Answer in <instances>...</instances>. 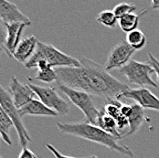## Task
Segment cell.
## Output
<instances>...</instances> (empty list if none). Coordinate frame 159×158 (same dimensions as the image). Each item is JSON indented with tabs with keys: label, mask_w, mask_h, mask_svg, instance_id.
I'll use <instances>...</instances> for the list:
<instances>
[{
	"label": "cell",
	"mask_w": 159,
	"mask_h": 158,
	"mask_svg": "<svg viewBox=\"0 0 159 158\" xmlns=\"http://www.w3.org/2000/svg\"><path fill=\"white\" fill-rule=\"evenodd\" d=\"M21 117L25 115L30 116H45V117H56L59 114L56 111L50 110L46 105H44L40 101L33 99L28 104L18 110Z\"/></svg>",
	"instance_id": "obj_14"
},
{
	"label": "cell",
	"mask_w": 159,
	"mask_h": 158,
	"mask_svg": "<svg viewBox=\"0 0 159 158\" xmlns=\"http://www.w3.org/2000/svg\"><path fill=\"white\" fill-rule=\"evenodd\" d=\"M155 70V72L157 73V82L159 84V60H157L152 53H148V62Z\"/></svg>",
	"instance_id": "obj_24"
},
{
	"label": "cell",
	"mask_w": 159,
	"mask_h": 158,
	"mask_svg": "<svg viewBox=\"0 0 159 158\" xmlns=\"http://www.w3.org/2000/svg\"><path fill=\"white\" fill-rule=\"evenodd\" d=\"M58 88L60 92L66 95L69 100L83 112L85 116V122L97 125V121L102 110H99L96 107L91 94L80 90L69 88L64 85H58Z\"/></svg>",
	"instance_id": "obj_4"
},
{
	"label": "cell",
	"mask_w": 159,
	"mask_h": 158,
	"mask_svg": "<svg viewBox=\"0 0 159 158\" xmlns=\"http://www.w3.org/2000/svg\"><path fill=\"white\" fill-rule=\"evenodd\" d=\"M58 129L66 134L79 137L81 139L96 142L98 144L103 145L112 151H115L121 155L127 156L129 157H134L133 152L127 146L121 145L117 142V138L114 137L107 132L103 131L99 126L89 124L87 122L81 123H57Z\"/></svg>",
	"instance_id": "obj_2"
},
{
	"label": "cell",
	"mask_w": 159,
	"mask_h": 158,
	"mask_svg": "<svg viewBox=\"0 0 159 158\" xmlns=\"http://www.w3.org/2000/svg\"><path fill=\"white\" fill-rule=\"evenodd\" d=\"M147 12H148V9H145V10H143L142 12H140L139 14L131 13V14H127L125 16H122V17L118 18V26L120 27V29L123 31L127 33V34L134 31V30L137 29L141 16L146 14Z\"/></svg>",
	"instance_id": "obj_16"
},
{
	"label": "cell",
	"mask_w": 159,
	"mask_h": 158,
	"mask_svg": "<svg viewBox=\"0 0 159 158\" xmlns=\"http://www.w3.org/2000/svg\"><path fill=\"white\" fill-rule=\"evenodd\" d=\"M46 147H47V149H48L52 154H53V156H55V158H77V157H72V156H64L62 155L61 152H59L56 148H55V146H53L52 144H50V143H47L46 144ZM85 158H99L98 156H88V157H85Z\"/></svg>",
	"instance_id": "obj_25"
},
{
	"label": "cell",
	"mask_w": 159,
	"mask_h": 158,
	"mask_svg": "<svg viewBox=\"0 0 159 158\" xmlns=\"http://www.w3.org/2000/svg\"><path fill=\"white\" fill-rule=\"evenodd\" d=\"M136 50L131 47L126 40L119 41L114 47H112L105 62V70L107 71L114 69H122L132 61V57Z\"/></svg>",
	"instance_id": "obj_8"
},
{
	"label": "cell",
	"mask_w": 159,
	"mask_h": 158,
	"mask_svg": "<svg viewBox=\"0 0 159 158\" xmlns=\"http://www.w3.org/2000/svg\"><path fill=\"white\" fill-rule=\"evenodd\" d=\"M0 158H2V157H1V156H0Z\"/></svg>",
	"instance_id": "obj_31"
},
{
	"label": "cell",
	"mask_w": 159,
	"mask_h": 158,
	"mask_svg": "<svg viewBox=\"0 0 159 158\" xmlns=\"http://www.w3.org/2000/svg\"><path fill=\"white\" fill-rule=\"evenodd\" d=\"M121 98H126V99L133 100L143 109H149V110L159 111V98L154 94L152 92H150L148 89L129 88L120 94V96L118 97V101Z\"/></svg>",
	"instance_id": "obj_9"
},
{
	"label": "cell",
	"mask_w": 159,
	"mask_h": 158,
	"mask_svg": "<svg viewBox=\"0 0 159 158\" xmlns=\"http://www.w3.org/2000/svg\"><path fill=\"white\" fill-rule=\"evenodd\" d=\"M34 79L40 80L45 83H51L54 81L57 82L58 76L55 71V69L48 67V68H45L42 70H38V72H37L36 76L34 77Z\"/></svg>",
	"instance_id": "obj_21"
},
{
	"label": "cell",
	"mask_w": 159,
	"mask_h": 158,
	"mask_svg": "<svg viewBox=\"0 0 159 158\" xmlns=\"http://www.w3.org/2000/svg\"><path fill=\"white\" fill-rule=\"evenodd\" d=\"M120 112L123 116H125V118L128 119L133 112L132 104H122V106L120 108Z\"/></svg>",
	"instance_id": "obj_28"
},
{
	"label": "cell",
	"mask_w": 159,
	"mask_h": 158,
	"mask_svg": "<svg viewBox=\"0 0 159 158\" xmlns=\"http://www.w3.org/2000/svg\"><path fill=\"white\" fill-rule=\"evenodd\" d=\"M0 136H1V133H0Z\"/></svg>",
	"instance_id": "obj_32"
},
{
	"label": "cell",
	"mask_w": 159,
	"mask_h": 158,
	"mask_svg": "<svg viewBox=\"0 0 159 158\" xmlns=\"http://www.w3.org/2000/svg\"><path fill=\"white\" fill-rule=\"evenodd\" d=\"M96 19L100 24L110 29L115 28V26L118 24V17L115 16L112 10H103L100 12Z\"/></svg>",
	"instance_id": "obj_20"
},
{
	"label": "cell",
	"mask_w": 159,
	"mask_h": 158,
	"mask_svg": "<svg viewBox=\"0 0 159 158\" xmlns=\"http://www.w3.org/2000/svg\"><path fill=\"white\" fill-rule=\"evenodd\" d=\"M40 61H44L48 63V66L54 69L64 67H79L80 65V61L76 58L64 53L50 44L39 41L35 53L24 65L28 69L36 68L38 62Z\"/></svg>",
	"instance_id": "obj_3"
},
{
	"label": "cell",
	"mask_w": 159,
	"mask_h": 158,
	"mask_svg": "<svg viewBox=\"0 0 159 158\" xmlns=\"http://www.w3.org/2000/svg\"><path fill=\"white\" fill-rule=\"evenodd\" d=\"M97 126H99L101 129H102L103 131L107 132L108 133L113 135L118 140L124 138V136L119 133V130L117 128L116 121L113 118L110 117L109 115H107L103 111L102 109L101 111V114H100V116L98 118V121H97Z\"/></svg>",
	"instance_id": "obj_17"
},
{
	"label": "cell",
	"mask_w": 159,
	"mask_h": 158,
	"mask_svg": "<svg viewBox=\"0 0 159 158\" xmlns=\"http://www.w3.org/2000/svg\"><path fill=\"white\" fill-rule=\"evenodd\" d=\"M136 9V7L133 4H129V3H120L117 6H115L113 7V13L115 14V16L118 18L122 17V16H125L127 14L134 13Z\"/></svg>",
	"instance_id": "obj_23"
},
{
	"label": "cell",
	"mask_w": 159,
	"mask_h": 158,
	"mask_svg": "<svg viewBox=\"0 0 159 158\" xmlns=\"http://www.w3.org/2000/svg\"><path fill=\"white\" fill-rule=\"evenodd\" d=\"M8 93L11 95L12 100L18 110L28 104L36 95L28 83H22L17 79L16 76H13L10 79Z\"/></svg>",
	"instance_id": "obj_10"
},
{
	"label": "cell",
	"mask_w": 159,
	"mask_h": 158,
	"mask_svg": "<svg viewBox=\"0 0 159 158\" xmlns=\"http://www.w3.org/2000/svg\"><path fill=\"white\" fill-rule=\"evenodd\" d=\"M116 124H117V128L118 130H125L126 127L129 126V123H128V119L125 118V116H123L122 114L116 119Z\"/></svg>",
	"instance_id": "obj_26"
},
{
	"label": "cell",
	"mask_w": 159,
	"mask_h": 158,
	"mask_svg": "<svg viewBox=\"0 0 159 158\" xmlns=\"http://www.w3.org/2000/svg\"><path fill=\"white\" fill-rule=\"evenodd\" d=\"M39 40L34 35L21 39L13 53V58L20 63L25 64L35 53Z\"/></svg>",
	"instance_id": "obj_13"
},
{
	"label": "cell",
	"mask_w": 159,
	"mask_h": 158,
	"mask_svg": "<svg viewBox=\"0 0 159 158\" xmlns=\"http://www.w3.org/2000/svg\"><path fill=\"white\" fill-rule=\"evenodd\" d=\"M126 42L134 50H139L145 47L147 38L143 31L135 29L126 35Z\"/></svg>",
	"instance_id": "obj_19"
},
{
	"label": "cell",
	"mask_w": 159,
	"mask_h": 158,
	"mask_svg": "<svg viewBox=\"0 0 159 158\" xmlns=\"http://www.w3.org/2000/svg\"><path fill=\"white\" fill-rule=\"evenodd\" d=\"M34 93L38 96L39 101L50 110L56 111L59 115L66 116L70 112V104L61 98L56 90L52 87H42L31 82H28Z\"/></svg>",
	"instance_id": "obj_7"
},
{
	"label": "cell",
	"mask_w": 159,
	"mask_h": 158,
	"mask_svg": "<svg viewBox=\"0 0 159 158\" xmlns=\"http://www.w3.org/2000/svg\"><path fill=\"white\" fill-rule=\"evenodd\" d=\"M12 126H14L12 120L9 118V116L0 106V133H1V137L4 140V142L9 146L12 145V141L9 137L8 133Z\"/></svg>",
	"instance_id": "obj_18"
},
{
	"label": "cell",
	"mask_w": 159,
	"mask_h": 158,
	"mask_svg": "<svg viewBox=\"0 0 159 158\" xmlns=\"http://www.w3.org/2000/svg\"><path fill=\"white\" fill-rule=\"evenodd\" d=\"M151 4L153 9H159V0H152Z\"/></svg>",
	"instance_id": "obj_29"
},
{
	"label": "cell",
	"mask_w": 159,
	"mask_h": 158,
	"mask_svg": "<svg viewBox=\"0 0 159 158\" xmlns=\"http://www.w3.org/2000/svg\"><path fill=\"white\" fill-rule=\"evenodd\" d=\"M79 67L57 68L58 85L80 90L107 100L118 101L120 94L129 89L127 84L114 78L102 65L88 58L80 60Z\"/></svg>",
	"instance_id": "obj_1"
},
{
	"label": "cell",
	"mask_w": 159,
	"mask_h": 158,
	"mask_svg": "<svg viewBox=\"0 0 159 158\" xmlns=\"http://www.w3.org/2000/svg\"><path fill=\"white\" fill-rule=\"evenodd\" d=\"M0 20L5 25L12 23H26L31 25L30 19L24 15L15 4L6 0H0Z\"/></svg>",
	"instance_id": "obj_11"
},
{
	"label": "cell",
	"mask_w": 159,
	"mask_h": 158,
	"mask_svg": "<svg viewBox=\"0 0 159 158\" xmlns=\"http://www.w3.org/2000/svg\"><path fill=\"white\" fill-rule=\"evenodd\" d=\"M121 106H122V103L119 101L108 100V102L104 105L102 110L107 115H109L110 117L113 118L116 121V119L121 115V112H120Z\"/></svg>",
	"instance_id": "obj_22"
},
{
	"label": "cell",
	"mask_w": 159,
	"mask_h": 158,
	"mask_svg": "<svg viewBox=\"0 0 159 158\" xmlns=\"http://www.w3.org/2000/svg\"><path fill=\"white\" fill-rule=\"evenodd\" d=\"M0 106L12 120L19 139L20 146L22 148L27 147L28 143L30 142V136L29 134V132L22 123L21 116L19 115L18 112V109L16 107L11 95L6 89L3 88L1 84H0Z\"/></svg>",
	"instance_id": "obj_6"
},
{
	"label": "cell",
	"mask_w": 159,
	"mask_h": 158,
	"mask_svg": "<svg viewBox=\"0 0 159 158\" xmlns=\"http://www.w3.org/2000/svg\"><path fill=\"white\" fill-rule=\"evenodd\" d=\"M133 107V112L130 115V117L128 118V123H129V131L124 135V138L126 136H130L134 134L138 129L142 126L144 120L149 121L144 114L143 108H142L140 105H138L137 103H134L132 104Z\"/></svg>",
	"instance_id": "obj_15"
},
{
	"label": "cell",
	"mask_w": 159,
	"mask_h": 158,
	"mask_svg": "<svg viewBox=\"0 0 159 158\" xmlns=\"http://www.w3.org/2000/svg\"><path fill=\"white\" fill-rule=\"evenodd\" d=\"M18 158H38L37 156L35 155V153L31 151L30 148L28 147H24L22 148L21 152L19 153Z\"/></svg>",
	"instance_id": "obj_27"
},
{
	"label": "cell",
	"mask_w": 159,
	"mask_h": 158,
	"mask_svg": "<svg viewBox=\"0 0 159 158\" xmlns=\"http://www.w3.org/2000/svg\"><path fill=\"white\" fill-rule=\"evenodd\" d=\"M2 49H4V47H2V46H0V52H1V50H2Z\"/></svg>",
	"instance_id": "obj_30"
},
{
	"label": "cell",
	"mask_w": 159,
	"mask_h": 158,
	"mask_svg": "<svg viewBox=\"0 0 159 158\" xmlns=\"http://www.w3.org/2000/svg\"><path fill=\"white\" fill-rule=\"evenodd\" d=\"M119 71L126 78L128 83L130 84L140 87L149 86L156 88L157 86V84L151 78V74L154 73L155 70L148 63L132 60L125 67L120 69Z\"/></svg>",
	"instance_id": "obj_5"
},
{
	"label": "cell",
	"mask_w": 159,
	"mask_h": 158,
	"mask_svg": "<svg viewBox=\"0 0 159 158\" xmlns=\"http://www.w3.org/2000/svg\"><path fill=\"white\" fill-rule=\"evenodd\" d=\"M30 26L26 23H12L6 25V39L4 43V51L9 56L12 57L15 49L20 42V38L25 27Z\"/></svg>",
	"instance_id": "obj_12"
}]
</instances>
